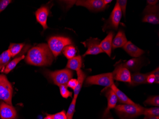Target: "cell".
Masks as SVG:
<instances>
[{
  "label": "cell",
  "mask_w": 159,
  "mask_h": 119,
  "mask_svg": "<svg viewBox=\"0 0 159 119\" xmlns=\"http://www.w3.org/2000/svg\"><path fill=\"white\" fill-rule=\"evenodd\" d=\"M12 85L4 74H0V100L12 105Z\"/></svg>",
  "instance_id": "6"
},
{
  "label": "cell",
  "mask_w": 159,
  "mask_h": 119,
  "mask_svg": "<svg viewBox=\"0 0 159 119\" xmlns=\"http://www.w3.org/2000/svg\"><path fill=\"white\" fill-rule=\"evenodd\" d=\"M8 50L4 51L0 55V66L4 67L9 62L11 58Z\"/></svg>",
  "instance_id": "26"
},
{
  "label": "cell",
  "mask_w": 159,
  "mask_h": 119,
  "mask_svg": "<svg viewBox=\"0 0 159 119\" xmlns=\"http://www.w3.org/2000/svg\"><path fill=\"white\" fill-rule=\"evenodd\" d=\"M59 87L61 95L63 98L67 99L70 97L72 96V93L69 91L66 85H63Z\"/></svg>",
  "instance_id": "30"
},
{
  "label": "cell",
  "mask_w": 159,
  "mask_h": 119,
  "mask_svg": "<svg viewBox=\"0 0 159 119\" xmlns=\"http://www.w3.org/2000/svg\"><path fill=\"white\" fill-rule=\"evenodd\" d=\"M149 73H141L137 72L131 74V81L129 85L133 86L147 84V78Z\"/></svg>",
  "instance_id": "17"
},
{
  "label": "cell",
  "mask_w": 159,
  "mask_h": 119,
  "mask_svg": "<svg viewBox=\"0 0 159 119\" xmlns=\"http://www.w3.org/2000/svg\"><path fill=\"white\" fill-rule=\"evenodd\" d=\"M4 68V67H2V66H0V71L2 70Z\"/></svg>",
  "instance_id": "42"
},
{
  "label": "cell",
  "mask_w": 159,
  "mask_h": 119,
  "mask_svg": "<svg viewBox=\"0 0 159 119\" xmlns=\"http://www.w3.org/2000/svg\"><path fill=\"white\" fill-rule=\"evenodd\" d=\"M128 41L125 34L122 30L120 29L112 41V48L113 49L123 47Z\"/></svg>",
  "instance_id": "16"
},
{
  "label": "cell",
  "mask_w": 159,
  "mask_h": 119,
  "mask_svg": "<svg viewBox=\"0 0 159 119\" xmlns=\"http://www.w3.org/2000/svg\"><path fill=\"white\" fill-rule=\"evenodd\" d=\"M44 119H52V115H47L46 117L44 118Z\"/></svg>",
  "instance_id": "41"
},
{
  "label": "cell",
  "mask_w": 159,
  "mask_h": 119,
  "mask_svg": "<svg viewBox=\"0 0 159 119\" xmlns=\"http://www.w3.org/2000/svg\"><path fill=\"white\" fill-rule=\"evenodd\" d=\"M110 88L114 92L116 96L118 99V101L122 104H134L135 103L132 101L131 99H129L128 97L123 93L122 91H120L119 89L115 85V84H113L111 85Z\"/></svg>",
  "instance_id": "18"
},
{
  "label": "cell",
  "mask_w": 159,
  "mask_h": 119,
  "mask_svg": "<svg viewBox=\"0 0 159 119\" xmlns=\"http://www.w3.org/2000/svg\"><path fill=\"white\" fill-rule=\"evenodd\" d=\"M77 80L75 79H71L69 80L66 85L68 87L70 88L71 89L75 90L77 85Z\"/></svg>",
  "instance_id": "35"
},
{
  "label": "cell",
  "mask_w": 159,
  "mask_h": 119,
  "mask_svg": "<svg viewBox=\"0 0 159 119\" xmlns=\"http://www.w3.org/2000/svg\"><path fill=\"white\" fill-rule=\"evenodd\" d=\"M77 99L73 98V100L71 101V103L66 113V116L67 119H73L74 113L75 111L76 103Z\"/></svg>",
  "instance_id": "28"
},
{
  "label": "cell",
  "mask_w": 159,
  "mask_h": 119,
  "mask_svg": "<svg viewBox=\"0 0 159 119\" xmlns=\"http://www.w3.org/2000/svg\"><path fill=\"white\" fill-rule=\"evenodd\" d=\"M143 114L147 117H159V107H153L148 109L144 108Z\"/></svg>",
  "instance_id": "27"
},
{
  "label": "cell",
  "mask_w": 159,
  "mask_h": 119,
  "mask_svg": "<svg viewBox=\"0 0 159 119\" xmlns=\"http://www.w3.org/2000/svg\"><path fill=\"white\" fill-rule=\"evenodd\" d=\"M114 34V32L110 31L108 33L107 36L100 43L101 49L109 57L111 56L112 43Z\"/></svg>",
  "instance_id": "14"
},
{
  "label": "cell",
  "mask_w": 159,
  "mask_h": 119,
  "mask_svg": "<svg viewBox=\"0 0 159 119\" xmlns=\"http://www.w3.org/2000/svg\"><path fill=\"white\" fill-rule=\"evenodd\" d=\"M25 46L24 43H11L8 50L11 57H14L19 54Z\"/></svg>",
  "instance_id": "23"
},
{
  "label": "cell",
  "mask_w": 159,
  "mask_h": 119,
  "mask_svg": "<svg viewBox=\"0 0 159 119\" xmlns=\"http://www.w3.org/2000/svg\"><path fill=\"white\" fill-rule=\"evenodd\" d=\"M159 11V5H156L154 6L148 5L144 10L143 13L145 14H150V13H158Z\"/></svg>",
  "instance_id": "31"
},
{
  "label": "cell",
  "mask_w": 159,
  "mask_h": 119,
  "mask_svg": "<svg viewBox=\"0 0 159 119\" xmlns=\"http://www.w3.org/2000/svg\"><path fill=\"white\" fill-rule=\"evenodd\" d=\"M45 74L53 81L54 85L60 86L67 85L69 80L72 79L74 72L69 69H65L53 71H46Z\"/></svg>",
  "instance_id": "3"
},
{
  "label": "cell",
  "mask_w": 159,
  "mask_h": 119,
  "mask_svg": "<svg viewBox=\"0 0 159 119\" xmlns=\"http://www.w3.org/2000/svg\"><path fill=\"white\" fill-rule=\"evenodd\" d=\"M112 73L113 79L116 80L128 83L129 84L131 82V71L128 69L119 64L115 67Z\"/></svg>",
  "instance_id": "10"
},
{
  "label": "cell",
  "mask_w": 159,
  "mask_h": 119,
  "mask_svg": "<svg viewBox=\"0 0 159 119\" xmlns=\"http://www.w3.org/2000/svg\"><path fill=\"white\" fill-rule=\"evenodd\" d=\"M143 119H159V117H147L145 116Z\"/></svg>",
  "instance_id": "40"
},
{
  "label": "cell",
  "mask_w": 159,
  "mask_h": 119,
  "mask_svg": "<svg viewBox=\"0 0 159 119\" xmlns=\"http://www.w3.org/2000/svg\"><path fill=\"white\" fill-rule=\"evenodd\" d=\"M53 55L48 44L42 43L31 48L28 52L25 61L28 64L37 66L51 65Z\"/></svg>",
  "instance_id": "1"
},
{
  "label": "cell",
  "mask_w": 159,
  "mask_h": 119,
  "mask_svg": "<svg viewBox=\"0 0 159 119\" xmlns=\"http://www.w3.org/2000/svg\"><path fill=\"white\" fill-rule=\"evenodd\" d=\"M71 44V40L68 37L64 36L51 37L48 40L49 49L55 58L60 54L64 47Z\"/></svg>",
  "instance_id": "4"
},
{
  "label": "cell",
  "mask_w": 159,
  "mask_h": 119,
  "mask_svg": "<svg viewBox=\"0 0 159 119\" xmlns=\"http://www.w3.org/2000/svg\"><path fill=\"white\" fill-rule=\"evenodd\" d=\"M11 2V0H1L0 1V13L4 11Z\"/></svg>",
  "instance_id": "34"
},
{
  "label": "cell",
  "mask_w": 159,
  "mask_h": 119,
  "mask_svg": "<svg viewBox=\"0 0 159 119\" xmlns=\"http://www.w3.org/2000/svg\"><path fill=\"white\" fill-rule=\"evenodd\" d=\"M112 72L98 74L88 77L85 81L86 86L98 85L109 88L114 84Z\"/></svg>",
  "instance_id": "5"
},
{
  "label": "cell",
  "mask_w": 159,
  "mask_h": 119,
  "mask_svg": "<svg viewBox=\"0 0 159 119\" xmlns=\"http://www.w3.org/2000/svg\"><path fill=\"white\" fill-rule=\"evenodd\" d=\"M141 63H142L141 58H134L130 59L125 62L120 63L119 64L128 69L129 71H136L140 69L141 68Z\"/></svg>",
  "instance_id": "19"
},
{
  "label": "cell",
  "mask_w": 159,
  "mask_h": 119,
  "mask_svg": "<svg viewBox=\"0 0 159 119\" xmlns=\"http://www.w3.org/2000/svg\"><path fill=\"white\" fill-rule=\"evenodd\" d=\"M143 22L148 23L153 25L159 24V17L158 13H150L145 14L143 18Z\"/></svg>",
  "instance_id": "24"
},
{
  "label": "cell",
  "mask_w": 159,
  "mask_h": 119,
  "mask_svg": "<svg viewBox=\"0 0 159 119\" xmlns=\"http://www.w3.org/2000/svg\"><path fill=\"white\" fill-rule=\"evenodd\" d=\"M114 109L120 119H133L143 114L144 108L138 104H122Z\"/></svg>",
  "instance_id": "2"
},
{
  "label": "cell",
  "mask_w": 159,
  "mask_h": 119,
  "mask_svg": "<svg viewBox=\"0 0 159 119\" xmlns=\"http://www.w3.org/2000/svg\"><path fill=\"white\" fill-rule=\"evenodd\" d=\"M159 1H156V0H148L147 1V4L148 5H157V3H158Z\"/></svg>",
  "instance_id": "38"
},
{
  "label": "cell",
  "mask_w": 159,
  "mask_h": 119,
  "mask_svg": "<svg viewBox=\"0 0 159 119\" xmlns=\"http://www.w3.org/2000/svg\"><path fill=\"white\" fill-rule=\"evenodd\" d=\"M113 119L112 118H108V119Z\"/></svg>",
  "instance_id": "43"
},
{
  "label": "cell",
  "mask_w": 159,
  "mask_h": 119,
  "mask_svg": "<svg viewBox=\"0 0 159 119\" xmlns=\"http://www.w3.org/2000/svg\"><path fill=\"white\" fill-rule=\"evenodd\" d=\"M62 52L64 56L68 60L75 57L77 53L75 47L72 45H68L64 47Z\"/></svg>",
  "instance_id": "25"
},
{
  "label": "cell",
  "mask_w": 159,
  "mask_h": 119,
  "mask_svg": "<svg viewBox=\"0 0 159 119\" xmlns=\"http://www.w3.org/2000/svg\"><path fill=\"white\" fill-rule=\"evenodd\" d=\"M77 74L78 76V84L75 89L74 90V98H76V99H77L78 96L80 92L81 91L82 86L84 84V80L86 77V75L85 73L81 69L77 71Z\"/></svg>",
  "instance_id": "21"
},
{
  "label": "cell",
  "mask_w": 159,
  "mask_h": 119,
  "mask_svg": "<svg viewBox=\"0 0 159 119\" xmlns=\"http://www.w3.org/2000/svg\"><path fill=\"white\" fill-rule=\"evenodd\" d=\"M106 98L107 99L108 104L107 108L105 109L102 115V118H106L110 114V111L111 109H114L117 105L118 102V99L116 96L114 94L111 89L109 88L106 94H105Z\"/></svg>",
  "instance_id": "13"
},
{
  "label": "cell",
  "mask_w": 159,
  "mask_h": 119,
  "mask_svg": "<svg viewBox=\"0 0 159 119\" xmlns=\"http://www.w3.org/2000/svg\"><path fill=\"white\" fill-rule=\"evenodd\" d=\"M145 105H153V106H159V95L150 96L147 98V100L144 102Z\"/></svg>",
  "instance_id": "29"
},
{
  "label": "cell",
  "mask_w": 159,
  "mask_h": 119,
  "mask_svg": "<svg viewBox=\"0 0 159 119\" xmlns=\"http://www.w3.org/2000/svg\"><path fill=\"white\" fill-rule=\"evenodd\" d=\"M123 49L127 53L134 58H138L144 53L143 50L135 45L130 41L127 42L123 47Z\"/></svg>",
  "instance_id": "15"
},
{
  "label": "cell",
  "mask_w": 159,
  "mask_h": 119,
  "mask_svg": "<svg viewBox=\"0 0 159 119\" xmlns=\"http://www.w3.org/2000/svg\"><path fill=\"white\" fill-rule=\"evenodd\" d=\"M117 2L118 3L119 5L121 12H122V14H123V16L125 17L127 1H126V0H118V1H117Z\"/></svg>",
  "instance_id": "32"
},
{
  "label": "cell",
  "mask_w": 159,
  "mask_h": 119,
  "mask_svg": "<svg viewBox=\"0 0 159 119\" xmlns=\"http://www.w3.org/2000/svg\"><path fill=\"white\" fill-rule=\"evenodd\" d=\"M75 3L77 6H83L93 11H102L106 7L103 3V0L76 1Z\"/></svg>",
  "instance_id": "8"
},
{
  "label": "cell",
  "mask_w": 159,
  "mask_h": 119,
  "mask_svg": "<svg viewBox=\"0 0 159 119\" xmlns=\"http://www.w3.org/2000/svg\"><path fill=\"white\" fill-rule=\"evenodd\" d=\"M155 79L154 75L151 72H149L147 78V83L148 84H152L155 83Z\"/></svg>",
  "instance_id": "36"
},
{
  "label": "cell",
  "mask_w": 159,
  "mask_h": 119,
  "mask_svg": "<svg viewBox=\"0 0 159 119\" xmlns=\"http://www.w3.org/2000/svg\"><path fill=\"white\" fill-rule=\"evenodd\" d=\"M83 59L82 56L78 55L68 60L66 67L70 70L76 71H77L81 69Z\"/></svg>",
  "instance_id": "20"
},
{
  "label": "cell",
  "mask_w": 159,
  "mask_h": 119,
  "mask_svg": "<svg viewBox=\"0 0 159 119\" xmlns=\"http://www.w3.org/2000/svg\"><path fill=\"white\" fill-rule=\"evenodd\" d=\"M16 109L3 101L0 102V119H17Z\"/></svg>",
  "instance_id": "11"
},
{
  "label": "cell",
  "mask_w": 159,
  "mask_h": 119,
  "mask_svg": "<svg viewBox=\"0 0 159 119\" xmlns=\"http://www.w3.org/2000/svg\"><path fill=\"white\" fill-rule=\"evenodd\" d=\"M151 73L153 74L155 77V83L156 84H159V68H157L156 69L154 70L153 71H151Z\"/></svg>",
  "instance_id": "37"
},
{
  "label": "cell",
  "mask_w": 159,
  "mask_h": 119,
  "mask_svg": "<svg viewBox=\"0 0 159 119\" xmlns=\"http://www.w3.org/2000/svg\"><path fill=\"white\" fill-rule=\"evenodd\" d=\"M52 115L53 119H67L66 111L64 110Z\"/></svg>",
  "instance_id": "33"
},
{
  "label": "cell",
  "mask_w": 159,
  "mask_h": 119,
  "mask_svg": "<svg viewBox=\"0 0 159 119\" xmlns=\"http://www.w3.org/2000/svg\"><path fill=\"white\" fill-rule=\"evenodd\" d=\"M122 16V12L120 7L118 3L116 2L109 18L107 20L106 23L102 27V30L105 31L106 30L110 29L117 30Z\"/></svg>",
  "instance_id": "7"
},
{
  "label": "cell",
  "mask_w": 159,
  "mask_h": 119,
  "mask_svg": "<svg viewBox=\"0 0 159 119\" xmlns=\"http://www.w3.org/2000/svg\"><path fill=\"white\" fill-rule=\"evenodd\" d=\"M103 3L106 6H107L108 3H111L112 1V0H103Z\"/></svg>",
  "instance_id": "39"
},
{
  "label": "cell",
  "mask_w": 159,
  "mask_h": 119,
  "mask_svg": "<svg viewBox=\"0 0 159 119\" xmlns=\"http://www.w3.org/2000/svg\"><path fill=\"white\" fill-rule=\"evenodd\" d=\"M101 41L98 38H90L87 40L86 41L83 43L87 50L83 56H85L87 55H97L100 53H103L102 50L100 47Z\"/></svg>",
  "instance_id": "9"
},
{
  "label": "cell",
  "mask_w": 159,
  "mask_h": 119,
  "mask_svg": "<svg viewBox=\"0 0 159 119\" xmlns=\"http://www.w3.org/2000/svg\"><path fill=\"white\" fill-rule=\"evenodd\" d=\"M25 56L24 55L14 58L11 61L7 64L5 68H3L2 71H1L2 72H3L5 74H8L9 72H10L11 71L13 70L16 68L18 63L20 61L22 60L23 59H25Z\"/></svg>",
  "instance_id": "22"
},
{
  "label": "cell",
  "mask_w": 159,
  "mask_h": 119,
  "mask_svg": "<svg viewBox=\"0 0 159 119\" xmlns=\"http://www.w3.org/2000/svg\"><path fill=\"white\" fill-rule=\"evenodd\" d=\"M50 7L46 5L42 6L35 12L37 22L43 27L44 30L48 28L47 25V18L50 13Z\"/></svg>",
  "instance_id": "12"
}]
</instances>
